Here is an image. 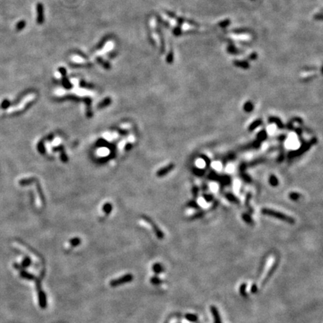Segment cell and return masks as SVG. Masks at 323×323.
I'll return each instance as SVG.
<instances>
[{"instance_id":"6da1fadb","label":"cell","mask_w":323,"mask_h":323,"mask_svg":"<svg viewBox=\"0 0 323 323\" xmlns=\"http://www.w3.org/2000/svg\"><path fill=\"white\" fill-rule=\"evenodd\" d=\"M262 213L263 215H267V216H270L272 218H275V219H279V220L284 221V222H287L288 224H295V219L289 216V215H286V214L282 213V212H278V211H275V210H272V209H268V208H264L262 210Z\"/></svg>"},{"instance_id":"7a4b0ae2","label":"cell","mask_w":323,"mask_h":323,"mask_svg":"<svg viewBox=\"0 0 323 323\" xmlns=\"http://www.w3.org/2000/svg\"><path fill=\"white\" fill-rule=\"evenodd\" d=\"M133 278H134V277H133V274H126V275L121 277V278L112 280L109 283V285L112 287H118V286L123 285V284L131 282L133 280Z\"/></svg>"},{"instance_id":"3957f363","label":"cell","mask_w":323,"mask_h":323,"mask_svg":"<svg viewBox=\"0 0 323 323\" xmlns=\"http://www.w3.org/2000/svg\"><path fill=\"white\" fill-rule=\"evenodd\" d=\"M316 143H317V139H316V138H313V140H311L310 141H309L308 143L305 144V145H304L303 146H301V148L298 149V150H297V151L291 153L290 156L291 157H298V156L301 155V154H302L305 152H306L307 150H308V149L310 148L312 145H313L314 144H316Z\"/></svg>"},{"instance_id":"277c9868","label":"cell","mask_w":323,"mask_h":323,"mask_svg":"<svg viewBox=\"0 0 323 323\" xmlns=\"http://www.w3.org/2000/svg\"><path fill=\"white\" fill-rule=\"evenodd\" d=\"M38 302L40 308L45 309L47 306V300L46 293L43 290L38 291Z\"/></svg>"},{"instance_id":"5b68a950","label":"cell","mask_w":323,"mask_h":323,"mask_svg":"<svg viewBox=\"0 0 323 323\" xmlns=\"http://www.w3.org/2000/svg\"><path fill=\"white\" fill-rule=\"evenodd\" d=\"M114 47H115V44H114L113 42L112 41L107 42V43H106V45H105L104 47H103V50L98 51V52H96V55L99 56V55H105L106 52H108L109 51H111L112 49L114 48Z\"/></svg>"},{"instance_id":"8992f818","label":"cell","mask_w":323,"mask_h":323,"mask_svg":"<svg viewBox=\"0 0 323 323\" xmlns=\"http://www.w3.org/2000/svg\"><path fill=\"white\" fill-rule=\"evenodd\" d=\"M210 310H211L212 315V317H213L214 323H222L220 315H219V310H218L216 307L211 306L210 307Z\"/></svg>"},{"instance_id":"52a82bcc","label":"cell","mask_w":323,"mask_h":323,"mask_svg":"<svg viewBox=\"0 0 323 323\" xmlns=\"http://www.w3.org/2000/svg\"><path fill=\"white\" fill-rule=\"evenodd\" d=\"M37 10H38V19L37 21L39 24L42 23L43 22V5L41 4H38L37 6Z\"/></svg>"},{"instance_id":"ba28073f","label":"cell","mask_w":323,"mask_h":323,"mask_svg":"<svg viewBox=\"0 0 323 323\" xmlns=\"http://www.w3.org/2000/svg\"><path fill=\"white\" fill-rule=\"evenodd\" d=\"M152 269H153V271L154 273L157 274V275H159V274H161L162 272H164L165 268L161 263H154L153 266V267H152Z\"/></svg>"},{"instance_id":"9c48e42d","label":"cell","mask_w":323,"mask_h":323,"mask_svg":"<svg viewBox=\"0 0 323 323\" xmlns=\"http://www.w3.org/2000/svg\"><path fill=\"white\" fill-rule=\"evenodd\" d=\"M174 168V165H173V164H171V165H169V166L165 167L164 168H162V169H161L160 171H158V176H159V177L164 176L165 174H168V172L171 171Z\"/></svg>"},{"instance_id":"30bf717a","label":"cell","mask_w":323,"mask_h":323,"mask_svg":"<svg viewBox=\"0 0 323 323\" xmlns=\"http://www.w3.org/2000/svg\"><path fill=\"white\" fill-rule=\"evenodd\" d=\"M233 64H235V66L243 68V69H247L249 67V64L245 61H234Z\"/></svg>"},{"instance_id":"8fae6325","label":"cell","mask_w":323,"mask_h":323,"mask_svg":"<svg viewBox=\"0 0 323 323\" xmlns=\"http://www.w3.org/2000/svg\"><path fill=\"white\" fill-rule=\"evenodd\" d=\"M20 276L22 277V278L24 279H26V280H34L35 279V276L33 275H31V274H30L29 272H26V271H22L20 272Z\"/></svg>"},{"instance_id":"7c38bea8","label":"cell","mask_w":323,"mask_h":323,"mask_svg":"<svg viewBox=\"0 0 323 323\" xmlns=\"http://www.w3.org/2000/svg\"><path fill=\"white\" fill-rule=\"evenodd\" d=\"M71 60L73 61V62L77 63V64H83V63L86 62V60L85 59H83V58H82L81 56L79 55H74L73 56V57H71Z\"/></svg>"},{"instance_id":"4fadbf2b","label":"cell","mask_w":323,"mask_h":323,"mask_svg":"<svg viewBox=\"0 0 323 323\" xmlns=\"http://www.w3.org/2000/svg\"><path fill=\"white\" fill-rule=\"evenodd\" d=\"M185 318L186 319H187L189 322H195L196 321L198 320L197 316H196L195 314H193V313H186L185 315Z\"/></svg>"},{"instance_id":"5bb4252c","label":"cell","mask_w":323,"mask_h":323,"mask_svg":"<svg viewBox=\"0 0 323 323\" xmlns=\"http://www.w3.org/2000/svg\"><path fill=\"white\" fill-rule=\"evenodd\" d=\"M261 124H262V121H261L260 119H258V120L254 121V122L251 124V126H249V131L254 130V129H255L258 126H260Z\"/></svg>"},{"instance_id":"9a60e30c","label":"cell","mask_w":323,"mask_h":323,"mask_svg":"<svg viewBox=\"0 0 323 323\" xmlns=\"http://www.w3.org/2000/svg\"><path fill=\"white\" fill-rule=\"evenodd\" d=\"M150 283H151L152 284H153V285H159V284H161L162 283V280L160 278H158V277L154 276L150 278Z\"/></svg>"},{"instance_id":"2e32d148","label":"cell","mask_w":323,"mask_h":323,"mask_svg":"<svg viewBox=\"0 0 323 323\" xmlns=\"http://www.w3.org/2000/svg\"><path fill=\"white\" fill-rule=\"evenodd\" d=\"M31 263V260L30 258L26 257L25 259H24L23 260H22V264H21V265H22V266L23 268H27V267H29V266H30Z\"/></svg>"},{"instance_id":"e0dca14e","label":"cell","mask_w":323,"mask_h":323,"mask_svg":"<svg viewBox=\"0 0 323 323\" xmlns=\"http://www.w3.org/2000/svg\"><path fill=\"white\" fill-rule=\"evenodd\" d=\"M246 284H242L241 286H240L239 287V292L240 294L242 295L243 297H245V296H247V294H246Z\"/></svg>"},{"instance_id":"ac0fdd59","label":"cell","mask_w":323,"mask_h":323,"mask_svg":"<svg viewBox=\"0 0 323 323\" xmlns=\"http://www.w3.org/2000/svg\"><path fill=\"white\" fill-rule=\"evenodd\" d=\"M70 243H71V246L76 247V246H78V245L81 243V240L80 238H73V239H71Z\"/></svg>"},{"instance_id":"d6986e66","label":"cell","mask_w":323,"mask_h":323,"mask_svg":"<svg viewBox=\"0 0 323 323\" xmlns=\"http://www.w3.org/2000/svg\"><path fill=\"white\" fill-rule=\"evenodd\" d=\"M269 182L270 184H271L272 186H277L278 184V179H277L276 177L275 176H271L270 177V179H269Z\"/></svg>"},{"instance_id":"ffe728a7","label":"cell","mask_w":323,"mask_h":323,"mask_svg":"<svg viewBox=\"0 0 323 323\" xmlns=\"http://www.w3.org/2000/svg\"><path fill=\"white\" fill-rule=\"evenodd\" d=\"M244 109H245V111H246L247 112L252 111L253 104L251 103V102H247V103H246L245 105H244Z\"/></svg>"},{"instance_id":"44dd1931","label":"cell","mask_w":323,"mask_h":323,"mask_svg":"<svg viewBox=\"0 0 323 323\" xmlns=\"http://www.w3.org/2000/svg\"><path fill=\"white\" fill-rule=\"evenodd\" d=\"M25 26H26L25 21H20V22H19L17 24V26H16V29H17V30L20 31V30H22V29H23Z\"/></svg>"},{"instance_id":"7402d4cb","label":"cell","mask_w":323,"mask_h":323,"mask_svg":"<svg viewBox=\"0 0 323 323\" xmlns=\"http://www.w3.org/2000/svg\"><path fill=\"white\" fill-rule=\"evenodd\" d=\"M173 58H174V55H173V52H170L169 53H168V56H167V62L168 63H171L172 61H173Z\"/></svg>"},{"instance_id":"603a6c76","label":"cell","mask_w":323,"mask_h":323,"mask_svg":"<svg viewBox=\"0 0 323 323\" xmlns=\"http://www.w3.org/2000/svg\"><path fill=\"white\" fill-rule=\"evenodd\" d=\"M227 50L230 52H231V53H236V52H237V50H236V47L233 45H230L229 47H228Z\"/></svg>"},{"instance_id":"cb8c5ba5","label":"cell","mask_w":323,"mask_h":323,"mask_svg":"<svg viewBox=\"0 0 323 323\" xmlns=\"http://www.w3.org/2000/svg\"><path fill=\"white\" fill-rule=\"evenodd\" d=\"M230 21L229 20H225L224 21H222V22H221L220 23H219V26H222V27H226V26H227L228 25L230 24Z\"/></svg>"},{"instance_id":"d4e9b609","label":"cell","mask_w":323,"mask_h":323,"mask_svg":"<svg viewBox=\"0 0 323 323\" xmlns=\"http://www.w3.org/2000/svg\"><path fill=\"white\" fill-rule=\"evenodd\" d=\"M257 291H258L257 286L256 285V284H253V285L251 286V292L253 294H255Z\"/></svg>"},{"instance_id":"484cf974","label":"cell","mask_w":323,"mask_h":323,"mask_svg":"<svg viewBox=\"0 0 323 323\" xmlns=\"http://www.w3.org/2000/svg\"><path fill=\"white\" fill-rule=\"evenodd\" d=\"M234 33H238V34H241V33H246L247 32V30H246V29H234V30L232 31Z\"/></svg>"},{"instance_id":"4316f807","label":"cell","mask_w":323,"mask_h":323,"mask_svg":"<svg viewBox=\"0 0 323 323\" xmlns=\"http://www.w3.org/2000/svg\"><path fill=\"white\" fill-rule=\"evenodd\" d=\"M174 33L175 35H179L181 33V29H180V26H178V27H176L174 29Z\"/></svg>"},{"instance_id":"83f0119b","label":"cell","mask_w":323,"mask_h":323,"mask_svg":"<svg viewBox=\"0 0 323 323\" xmlns=\"http://www.w3.org/2000/svg\"><path fill=\"white\" fill-rule=\"evenodd\" d=\"M257 58V54L256 53H252L251 55H249L248 57V59H250V60H254V59H256Z\"/></svg>"},{"instance_id":"f1b7e54d","label":"cell","mask_w":323,"mask_h":323,"mask_svg":"<svg viewBox=\"0 0 323 323\" xmlns=\"http://www.w3.org/2000/svg\"><path fill=\"white\" fill-rule=\"evenodd\" d=\"M298 198V194L296 193H292L290 194V198L292 200H296Z\"/></svg>"},{"instance_id":"f546056e","label":"cell","mask_w":323,"mask_h":323,"mask_svg":"<svg viewBox=\"0 0 323 323\" xmlns=\"http://www.w3.org/2000/svg\"><path fill=\"white\" fill-rule=\"evenodd\" d=\"M150 26H151V27H156V26H157V22H156V20H154V19H153V20L150 21Z\"/></svg>"},{"instance_id":"4dcf8cb0","label":"cell","mask_w":323,"mask_h":323,"mask_svg":"<svg viewBox=\"0 0 323 323\" xmlns=\"http://www.w3.org/2000/svg\"><path fill=\"white\" fill-rule=\"evenodd\" d=\"M55 76L56 77H57V79H60V77H61V73H60V72H58V71H57V72H55Z\"/></svg>"}]
</instances>
